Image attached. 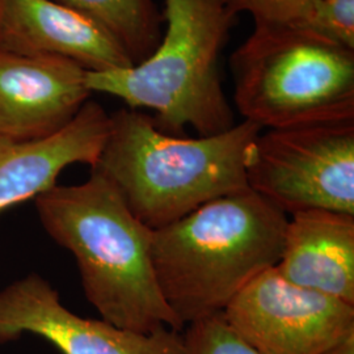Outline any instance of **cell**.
Masks as SVG:
<instances>
[{
	"label": "cell",
	"instance_id": "ba28073f",
	"mask_svg": "<svg viewBox=\"0 0 354 354\" xmlns=\"http://www.w3.org/2000/svg\"><path fill=\"white\" fill-rule=\"evenodd\" d=\"M26 333L51 342L62 354H187L180 330L142 333L76 315L62 304L58 291L36 273L0 290V344Z\"/></svg>",
	"mask_w": 354,
	"mask_h": 354
},
{
	"label": "cell",
	"instance_id": "4fadbf2b",
	"mask_svg": "<svg viewBox=\"0 0 354 354\" xmlns=\"http://www.w3.org/2000/svg\"><path fill=\"white\" fill-rule=\"evenodd\" d=\"M97 23L122 48L133 64L156 50L165 16L155 0H55Z\"/></svg>",
	"mask_w": 354,
	"mask_h": 354
},
{
	"label": "cell",
	"instance_id": "7a4b0ae2",
	"mask_svg": "<svg viewBox=\"0 0 354 354\" xmlns=\"http://www.w3.org/2000/svg\"><path fill=\"white\" fill-rule=\"evenodd\" d=\"M288 218L245 189L152 230L156 282L184 328L223 314L250 282L277 266Z\"/></svg>",
	"mask_w": 354,
	"mask_h": 354
},
{
	"label": "cell",
	"instance_id": "52a82bcc",
	"mask_svg": "<svg viewBox=\"0 0 354 354\" xmlns=\"http://www.w3.org/2000/svg\"><path fill=\"white\" fill-rule=\"evenodd\" d=\"M260 354H320L354 329V306L297 286L270 268L223 311Z\"/></svg>",
	"mask_w": 354,
	"mask_h": 354
},
{
	"label": "cell",
	"instance_id": "5b68a950",
	"mask_svg": "<svg viewBox=\"0 0 354 354\" xmlns=\"http://www.w3.org/2000/svg\"><path fill=\"white\" fill-rule=\"evenodd\" d=\"M230 68L236 109L261 129L354 121V50L328 38L254 23Z\"/></svg>",
	"mask_w": 354,
	"mask_h": 354
},
{
	"label": "cell",
	"instance_id": "6da1fadb",
	"mask_svg": "<svg viewBox=\"0 0 354 354\" xmlns=\"http://www.w3.org/2000/svg\"><path fill=\"white\" fill-rule=\"evenodd\" d=\"M46 234L75 259L84 295L102 320L149 333L183 330L158 286L152 230L133 214L113 185L91 171L79 185H54L36 198Z\"/></svg>",
	"mask_w": 354,
	"mask_h": 354
},
{
	"label": "cell",
	"instance_id": "3957f363",
	"mask_svg": "<svg viewBox=\"0 0 354 354\" xmlns=\"http://www.w3.org/2000/svg\"><path fill=\"white\" fill-rule=\"evenodd\" d=\"M263 129L250 121L210 137L162 133L152 115L122 108L111 127L97 163L129 210L159 230L219 197L250 189L247 165Z\"/></svg>",
	"mask_w": 354,
	"mask_h": 354
},
{
	"label": "cell",
	"instance_id": "5bb4252c",
	"mask_svg": "<svg viewBox=\"0 0 354 354\" xmlns=\"http://www.w3.org/2000/svg\"><path fill=\"white\" fill-rule=\"evenodd\" d=\"M187 327L183 335L187 354H260L228 326L222 314Z\"/></svg>",
	"mask_w": 354,
	"mask_h": 354
},
{
	"label": "cell",
	"instance_id": "9c48e42d",
	"mask_svg": "<svg viewBox=\"0 0 354 354\" xmlns=\"http://www.w3.org/2000/svg\"><path fill=\"white\" fill-rule=\"evenodd\" d=\"M87 70L64 57L0 50V137H50L88 102Z\"/></svg>",
	"mask_w": 354,
	"mask_h": 354
},
{
	"label": "cell",
	"instance_id": "e0dca14e",
	"mask_svg": "<svg viewBox=\"0 0 354 354\" xmlns=\"http://www.w3.org/2000/svg\"><path fill=\"white\" fill-rule=\"evenodd\" d=\"M320 354H354V329L345 335L340 342Z\"/></svg>",
	"mask_w": 354,
	"mask_h": 354
},
{
	"label": "cell",
	"instance_id": "277c9868",
	"mask_svg": "<svg viewBox=\"0 0 354 354\" xmlns=\"http://www.w3.org/2000/svg\"><path fill=\"white\" fill-rule=\"evenodd\" d=\"M165 30L142 64L108 71H87L91 92L108 93L130 109L155 112L162 133L183 137L192 127L198 137L235 125L225 95L219 59L236 23L223 0H165Z\"/></svg>",
	"mask_w": 354,
	"mask_h": 354
},
{
	"label": "cell",
	"instance_id": "7c38bea8",
	"mask_svg": "<svg viewBox=\"0 0 354 354\" xmlns=\"http://www.w3.org/2000/svg\"><path fill=\"white\" fill-rule=\"evenodd\" d=\"M274 268L297 286L354 306V215L330 210L291 214Z\"/></svg>",
	"mask_w": 354,
	"mask_h": 354
},
{
	"label": "cell",
	"instance_id": "30bf717a",
	"mask_svg": "<svg viewBox=\"0 0 354 354\" xmlns=\"http://www.w3.org/2000/svg\"><path fill=\"white\" fill-rule=\"evenodd\" d=\"M0 50L64 57L87 71L134 66L104 28L55 0H0Z\"/></svg>",
	"mask_w": 354,
	"mask_h": 354
},
{
	"label": "cell",
	"instance_id": "8fae6325",
	"mask_svg": "<svg viewBox=\"0 0 354 354\" xmlns=\"http://www.w3.org/2000/svg\"><path fill=\"white\" fill-rule=\"evenodd\" d=\"M111 114L88 102L71 122L50 137L13 140L0 137V213L37 198L54 185L66 167L97 163L109 134Z\"/></svg>",
	"mask_w": 354,
	"mask_h": 354
},
{
	"label": "cell",
	"instance_id": "9a60e30c",
	"mask_svg": "<svg viewBox=\"0 0 354 354\" xmlns=\"http://www.w3.org/2000/svg\"><path fill=\"white\" fill-rule=\"evenodd\" d=\"M294 26L354 50V0H317Z\"/></svg>",
	"mask_w": 354,
	"mask_h": 354
},
{
	"label": "cell",
	"instance_id": "2e32d148",
	"mask_svg": "<svg viewBox=\"0 0 354 354\" xmlns=\"http://www.w3.org/2000/svg\"><path fill=\"white\" fill-rule=\"evenodd\" d=\"M234 16L250 13L254 23L297 24L317 0H223Z\"/></svg>",
	"mask_w": 354,
	"mask_h": 354
},
{
	"label": "cell",
	"instance_id": "8992f818",
	"mask_svg": "<svg viewBox=\"0 0 354 354\" xmlns=\"http://www.w3.org/2000/svg\"><path fill=\"white\" fill-rule=\"evenodd\" d=\"M247 183L288 216L306 210L354 215V121L261 131Z\"/></svg>",
	"mask_w": 354,
	"mask_h": 354
}]
</instances>
